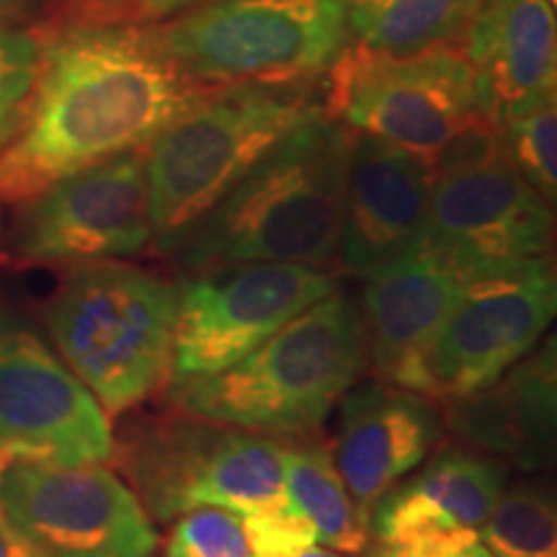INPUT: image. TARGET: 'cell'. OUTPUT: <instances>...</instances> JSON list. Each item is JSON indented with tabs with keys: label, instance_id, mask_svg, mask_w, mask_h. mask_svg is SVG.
<instances>
[{
	"label": "cell",
	"instance_id": "obj_1",
	"mask_svg": "<svg viewBox=\"0 0 557 557\" xmlns=\"http://www.w3.org/2000/svg\"><path fill=\"white\" fill-rule=\"evenodd\" d=\"M41 37L39 73L0 145V201L16 207L88 165L145 150L212 88L184 73L156 26L88 13Z\"/></svg>",
	"mask_w": 557,
	"mask_h": 557
},
{
	"label": "cell",
	"instance_id": "obj_2",
	"mask_svg": "<svg viewBox=\"0 0 557 557\" xmlns=\"http://www.w3.org/2000/svg\"><path fill=\"white\" fill-rule=\"evenodd\" d=\"M354 132L320 109L184 233L158 250L191 276L238 263H310L338 259Z\"/></svg>",
	"mask_w": 557,
	"mask_h": 557
},
{
	"label": "cell",
	"instance_id": "obj_3",
	"mask_svg": "<svg viewBox=\"0 0 557 557\" xmlns=\"http://www.w3.org/2000/svg\"><path fill=\"white\" fill-rule=\"evenodd\" d=\"M367 374L357 299L323 297L222 372L169 385L173 408L253 434L308 436Z\"/></svg>",
	"mask_w": 557,
	"mask_h": 557
},
{
	"label": "cell",
	"instance_id": "obj_4",
	"mask_svg": "<svg viewBox=\"0 0 557 557\" xmlns=\"http://www.w3.org/2000/svg\"><path fill=\"white\" fill-rule=\"evenodd\" d=\"M178 282L124 261L67 271L45 323L54 351L109 418L171 385Z\"/></svg>",
	"mask_w": 557,
	"mask_h": 557
},
{
	"label": "cell",
	"instance_id": "obj_5",
	"mask_svg": "<svg viewBox=\"0 0 557 557\" xmlns=\"http://www.w3.org/2000/svg\"><path fill=\"white\" fill-rule=\"evenodd\" d=\"M323 86L212 88L145 148L152 248L212 209L263 156L315 111Z\"/></svg>",
	"mask_w": 557,
	"mask_h": 557
},
{
	"label": "cell",
	"instance_id": "obj_6",
	"mask_svg": "<svg viewBox=\"0 0 557 557\" xmlns=\"http://www.w3.org/2000/svg\"><path fill=\"white\" fill-rule=\"evenodd\" d=\"M284 449L276 436L205 421L176 408L132 423L111 457L152 521L171 524L199 506L256 513L284 506Z\"/></svg>",
	"mask_w": 557,
	"mask_h": 557
},
{
	"label": "cell",
	"instance_id": "obj_7",
	"mask_svg": "<svg viewBox=\"0 0 557 557\" xmlns=\"http://www.w3.org/2000/svg\"><path fill=\"white\" fill-rule=\"evenodd\" d=\"M156 32L207 88L310 86L351 45L341 0H214Z\"/></svg>",
	"mask_w": 557,
	"mask_h": 557
},
{
	"label": "cell",
	"instance_id": "obj_8",
	"mask_svg": "<svg viewBox=\"0 0 557 557\" xmlns=\"http://www.w3.org/2000/svg\"><path fill=\"white\" fill-rule=\"evenodd\" d=\"M431 171L423 243L465 278L549 256L553 205L513 169L496 124H472L431 160Z\"/></svg>",
	"mask_w": 557,
	"mask_h": 557
},
{
	"label": "cell",
	"instance_id": "obj_9",
	"mask_svg": "<svg viewBox=\"0 0 557 557\" xmlns=\"http://www.w3.org/2000/svg\"><path fill=\"white\" fill-rule=\"evenodd\" d=\"M323 103L354 132L426 160L485 120L462 41L410 54L351 41L325 75Z\"/></svg>",
	"mask_w": 557,
	"mask_h": 557
},
{
	"label": "cell",
	"instance_id": "obj_10",
	"mask_svg": "<svg viewBox=\"0 0 557 557\" xmlns=\"http://www.w3.org/2000/svg\"><path fill=\"white\" fill-rule=\"evenodd\" d=\"M150 240L145 150H132L16 205L0 235V261L11 269H75L124 259Z\"/></svg>",
	"mask_w": 557,
	"mask_h": 557
},
{
	"label": "cell",
	"instance_id": "obj_11",
	"mask_svg": "<svg viewBox=\"0 0 557 557\" xmlns=\"http://www.w3.org/2000/svg\"><path fill=\"white\" fill-rule=\"evenodd\" d=\"M338 289L333 269L238 263L178 282L171 385L222 372Z\"/></svg>",
	"mask_w": 557,
	"mask_h": 557
},
{
	"label": "cell",
	"instance_id": "obj_12",
	"mask_svg": "<svg viewBox=\"0 0 557 557\" xmlns=\"http://www.w3.org/2000/svg\"><path fill=\"white\" fill-rule=\"evenodd\" d=\"M0 513L50 557H152L158 532L103 462L0 459Z\"/></svg>",
	"mask_w": 557,
	"mask_h": 557
},
{
	"label": "cell",
	"instance_id": "obj_13",
	"mask_svg": "<svg viewBox=\"0 0 557 557\" xmlns=\"http://www.w3.org/2000/svg\"><path fill=\"white\" fill-rule=\"evenodd\" d=\"M557 308L553 256L470 276L423 367V389L451 403L498 380L545 336Z\"/></svg>",
	"mask_w": 557,
	"mask_h": 557
},
{
	"label": "cell",
	"instance_id": "obj_14",
	"mask_svg": "<svg viewBox=\"0 0 557 557\" xmlns=\"http://www.w3.org/2000/svg\"><path fill=\"white\" fill-rule=\"evenodd\" d=\"M109 416L29 320L0 310V457L107 462Z\"/></svg>",
	"mask_w": 557,
	"mask_h": 557
},
{
	"label": "cell",
	"instance_id": "obj_15",
	"mask_svg": "<svg viewBox=\"0 0 557 557\" xmlns=\"http://www.w3.org/2000/svg\"><path fill=\"white\" fill-rule=\"evenodd\" d=\"M465 282L468 278L423 240L369 274L357 302L367 372L421 393L426 357Z\"/></svg>",
	"mask_w": 557,
	"mask_h": 557
},
{
	"label": "cell",
	"instance_id": "obj_16",
	"mask_svg": "<svg viewBox=\"0 0 557 557\" xmlns=\"http://www.w3.org/2000/svg\"><path fill=\"white\" fill-rule=\"evenodd\" d=\"M431 160L385 139L354 135L348 160L338 269L367 278L423 240Z\"/></svg>",
	"mask_w": 557,
	"mask_h": 557
},
{
	"label": "cell",
	"instance_id": "obj_17",
	"mask_svg": "<svg viewBox=\"0 0 557 557\" xmlns=\"http://www.w3.org/2000/svg\"><path fill=\"white\" fill-rule=\"evenodd\" d=\"M442 434L444 413L426 395L382 380L348 389L331 451L367 519L387 491L426 462Z\"/></svg>",
	"mask_w": 557,
	"mask_h": 557
},
{
	"label": "cell",
	"instance_id": "obj_18",
	"mask_svg": "<svg viewBox=\"0 0 557 557\" xmlns=\"http://www.w3.org/2000/svg\"><path fill=\"white\" fill-rule=\"evenodd\" d=\"M462 50L475 75L480 111L498 129L513 116L555 99L553 0H478Z\"/></svg>",
	"mask_w": 557,
	"mask_h": 557
},
{
	"label": "cell",
	"instance_id": "obj_19",
	"mask_svg": "<svg viewBox=\"0 0 557 557\" xmlns=\"http://www.w3.org/2000/svg\"><path fill=\"white\" fill-rule=\"evenodd\" d=\"M444 423L465 447L521 472L545 470L555 457V338L534 346L491 385L447 403Z\"/></svg>",
	"mask_w": 557,
	"mask_h": 557
},
{
	"label": "cell",
	"instance_id": "obj_20",
	"mask_svg": "<svg viewBox=\"0 0 557 557\" xmlns=\"http://www.w3.org/2000/svg\"><path fill=\"white\" fill-rule=\"evenodd\" d=\"M284 506L308 521L318 545L336 553L361 555L372 540L369 519L354 504L336 468L331 444H287Z\"/></svg>",
	"mask_w": 557,
	"mask_h": 557
},
{
	"label": "cell",
	"instance_id": "obj_21",
	"mask_svg": "<svg viewBox=\"0 0 557 557\" xmlns=\"http://www.w3.org/2000/svg\"><path fill=\"white\" fill-rule=\"evenodd\" d=\"M508 485V465L472 447H436L421 470L393 487L395 496L423 511L480 529Z\"/></svg>",
	"mask_w": 557,
	"mask_h": 557
},
{
	"label": "cell",
	"instance_id": "obj_22",
	"mask_svg": "<svg viewBox=\"0 0 557 557\" xmlns=\"http://www.w3.org/2000/svg\"><path fill=\"white\" fill-rule=\"evenodd\" d=\"M354 45L410 54L459 45L478 0H341Z\"/></svg>",
	"mask_w": 557,
	"mask_h": 557
},
{
	"label": "cell",
	"instance_id": "obj_23",
	"mask_svg": "<svg viewBox=\"0 0 557 557\" xmlns=\"http://www.w3.org/2000/svg\"><path fill=\"white\" fill-rule=\"evenodd\" d=\"M493 557H557V508L545 483L506 485L478 529Z\"/></svg>",
	"mask_w": 557,
	"mask_h": 557
},
{
	"label": "cell",
	"instance_id": "obj_24",
	"mask_svg": "<svg viewBox=\"0 0 557 557\" xmlns=\"http://www.w3.org/2000/svg\"><path fill=\"white\" fill-rule=\"evenodd\" d=\"M504 148L519 176L553 205L557 197V107L549 99L500 127Z\"/></svg>",
	"mask_w": 557,
	"mask_h": 557
},
{
	"label": "cell",
	"instance_id": "obj_25",
	"mask_svg": "<svg viewBox=\"0 0 557 557\" xmlns=\"http://www.w3.org/2000/svg\"><path fill=\"white\" fill-rule=\"evenodd\" d=\"M160 557H250L240 513L199 506L171 521Z\"/></svg>",
	"mask_w": 557,
	"mask_h": 557
},
{
	"label": "cell",
	"instance_id": "obj_26",
	"mask_svg": "<svg viewBox=\"0 0 557 557\" xmlns=\"http://www.w3.org/2000/svg\"><path fill=\"white\" fill-rule=\"evenodd\" d=\"M39 32L0 24V139L16 127L39 73Z\"/></svg>",
	"mask_w": 557,
	"mask_h": 557
},
{
	"label": "cell",
	"instance_id": "obj_27",
	"mask_svg": "<svg viewBox=\"0 0 557 557\" xmlns=\"http://www.w3.org/2000/svg\"><path fill=\"white\" fill-rule=\"evenodd\" d=\"M250 557H287L297 549L318 545L315 532L287 506L263 508L243 517Z\"/></svg>",
	"mask_w": 557,
	"mask_h": 557
},
{
	"label": "cell",
	"instance_id": "obj_28",
	"mask_svg": "<svg viewBox=\"0 0 557 557\" xmlns=\"http://www.w3.org/2000/svg\"><path fill=\"white\" fill-rule=\"evenodd\" d=\"M0 557H50L0 513Z\"/></svg>",
	"mask_w": 557,
	"mask_h": 557
},
{
	"label": "cell",
	"instance_id": "obj_29",
	"mask_svg": "<svg viewBox=\"0 0 557 557\" xmlns=\"http://www.w3.org/2000/svg\"><path fill=\"white\" fill-rule=\"evenodd\" d=\"M135 3H137L139 18L160 21V18L173 16V13L197 9L201 0H135Z\"/></svg>",
	"mask_w": 557,
	"mask_h": 557
},
{
	"label": "cell",
	"instance_id": "obj_30",
	"mask_svg": "<svg viewBox=\"0 0 557 557\" xmlns=\"http://www.w3.org/2000/svg\"><path fill=\"white\" fill-rule=\"evenodd\" d=\"M380 557H395V555H385V553H377ZM436 557H493L491 553H487V547L483 545V542L475 540L472 545L462 547V549H455V553H447V555H436Z\"/></svg>",
	"mask_w": 557,
	"mask_h": 557
},
{
	"label": "cell",
	"instance_id": "obj_31",
	"mask_svg": "<svg viewBox=\"0 0 557 557\" xmlns=\"http://www.w3.org/2000/svg\"><path fill=\"white\" fill-rule=\"evenodd\" d=\"M287 557H348L344 553H336V549H329V547H320V545H310V547H302L297 549V553H292Z\"/></svg>",
	"mask_w": 557,
	"mask_h": 557
},
{
	"label": "cell",
	"instance_id": "obj_32",
	"mask_svg": "<svg viewBox=\"0 0 557 557\" xmlns=\"http://www.w3.org/2000/svg\"><path fill=\"white\" fill-rule=\"evenodd\" d=\"M21 5H24V0H0V21L11 18Z\"/></svg>",
	"mask_w": 557,
	"mask_h": 557
},
{
	"label": "cell",
	"instance_id": "obj_33",
	"mask_svg": "<svg viewBox=\"0 0 557 557\" xmlns=\"http://www.w3.org/2000/svg\"><path fill=\"white\" fill-rule=\"evenodd\" d=\"M90 3H94V5H101V11H109L111 5L122 3V0H90Z\"/></svg>",
	"mask_w": 557,
	"mask_h": 557
},
{
	"label": "cell",
	"instance_id": "obj_34",
	"mask_svg": "<svg viewBox=\"0 0 557 557\" xmlns=\"http://www.w3.org/2000/svg\"><path fill=\"white\" fill-rule=\"evenodd\" d=\"M369 557H380V555H377V553H374V555H369Z\"/></svg>",
	"mask_w": 557,
	"mask_h": 557
},
{
	"label": "cell",
	"instance_id": "obj_35",
	"mask_svg": "<svg viewBox=\"0 0 557 557\" xmlns=\"http://www.w3.org/2000/svg\"><path fill=\"white\" fill-rule=\"evenodd\" d=\"M0 145H3V139H0Z\"/></svg>",
	"mask_w": 557,
	"mask_h": 557
},
{
	"label": "cell",
	"instance_id": "obj_36",
	"mask_svg": "<svg viewBox=\"0 0 557 557\" xmlns=\"http://www.w3.org/2000/svg\"><path fill=\"white\" fill-rule=\"evenodd\" d=\"M553 3H557V0H553Z\"/></svg>",
	"mask_w": 557,
	"mask_h": 557
},
{
	"label": "cell",
	"instance_id": "obj_37",
	"mask_svg": "<svg viewBox=\"0 0 557 557\" xmlns=\"http://www.w3.org/2000/svg\"><path fill=\"white\" fill-rule=\"evenodd\" d=\"M0 459H3V457H0Z\"/></svg>",
	"mask_w": 557,
	"mask_h": 557
}]
</instances>
